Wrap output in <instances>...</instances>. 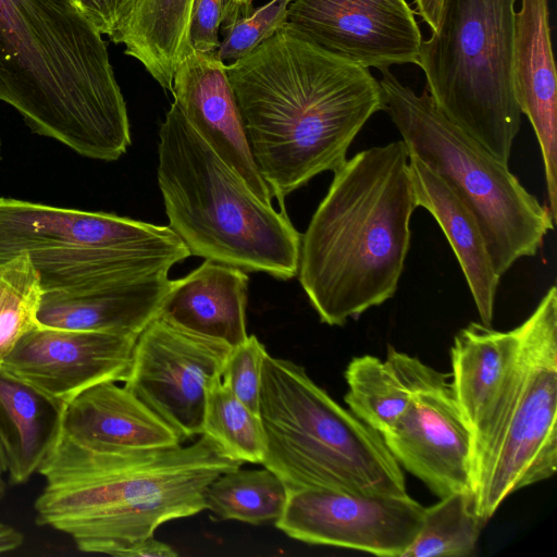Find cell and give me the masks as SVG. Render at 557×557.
<instances>
[{"label":"cell","instance_id":"24","mask_svg":"<svg viewBox=\"0 0 557 557\" xmlns=\"http://www.w3.org/2000/svg\"><path fill=\"white\" fill-rule=\"evenodd\" d=\"M444 379L445 374L419 358L389 346L384 360L362 355L349 361L344 400L358 419L382 435L417 393Z\"/></svg>","mask_w":557,"mask_h":557},{"label":"cell","instance_id":"41","mask_svg":"<svg viewBox=\"0 0 557 557\" xmlns=\"http://www.w3.org/2000/svg\"><path fill=\"white\" fill-rule=\"evenodd\" d=\"M72 1L76 3L77 0H72Z\"/></svg>","mask_w":557,"mask_h":557},{"label":"cell","instance_id":"15","mask_svg":"<svg viewBox=\"0 0 557 557\" xmlns=\"http://www.w3.org/2000/svg\"><path fill=\"white\" fill-rule=\"evenodd\" d=\"M382 437L398 465L438 498L472 493V435L447 379L417 393Z\"/></svg>","mask_w":557,"mask_h":557},{"label":"cell","instance_id":"18","mask_svg":"<svg viewBox=\"0 0 557 557\" xmlns=\"http://www.w3.org/2000/svg\"><path fill=\"white\" fill-rule=\"evenodd\" d=\"M511 81L541 148L548 209L557 220V83L548 0H522L516 12Z\"/></svg>","mask_w":557,"mask_h":557},{"label":"cell","instance_id":"20","mask_svg":"<svg viewBox=\"0 0 557 557\" xmlns=\"http://www.w3.org/2000/svg\"><path fill=\"white\" fill-rule=\"evenodd\" d=\"M248 282L242 269L205 259L186 276L172 280L159 314L234 347L248 337Z\"/></svg>","mask_w":557,"mask_h":557},{"label":"cell","instance_id":"5","mask_svg":"<svg viewBox=\"0 0 557 557\" xmlns=\"http://www.w3.org/2000/svg\"><path fill=\"white\" fill-rule=\"evenodd\" d=\"M158 185L169 226L190 256L280 280L297 275L301 234L262 202L173 101L159 131Z\"/></svg>","mask_w":557,"mask_h":557},{"label":"cell","instance_id":"29","mask_svg":"<svg viewBox=\"0 0 557 557\" xmlns=\"http://www.w3.org/2000/svg\"><path fill=\"white\" fill-rule=\"evenodd\" d=\"M44 290L29 258L0 262V366L18 339L38 325Z\"/></svg>","mask_w":557,"mask_h":557},{"label":"cell","instance_id":"25","mask_svg":"<svg viewBox=\"0 0 557 557\" xmlns=\"http://www.w3.org/2000/svg\"><path fill=\"white\" fill-rule=\"evenodd\" d=\"M194 0H137L110 38L139 61L158 84L172 89L173 75L188 46Z\"/></svg>","mask_w":557,"mask_h":557},{"label":"cell","instance_id":"26","mask_svg":"<svg viewBox=\"0 0 557 557\" xmlns=\"http://www.w3.org/2000/svg\"><path fill=\"white\" fill-rule=\"evenodd\" d=\"M288 497L283 481L271 470H242L219 475L206 493V509L220 520L259 525L275 522Z\"/></svg>","mask_w":557,"mask_h":557},{"label":"cell","instance_id":"30","mask_svg":"<svg viewBox=\"0 0 557 557\" xmlns=\"http://www.w3.org/2000/svg\"><path fill=\"white\" fill-rule=\"evenodd\" d=\"M290 2L292 0H270L248 16L221 27L223 39L215 51L216 57L224 63H233L250 53L287 24Z\"/></svg>","mask_w":557,"mask_h":557},{"label":"cell","instance_id":"39","mask_svg":"<svg viewBox=\"0 0 557 557\" xmlns=\"http://www.w3.org/2000/svg\"><path fill=\"white\" fill-rule=\"evenodd\" d=\"M4 491H5V484L4 482L1 480V476H0V499L2 498V496L4 495Z\"/></svg>","mask_w":557,"mask_h":557},{"label":"cell","instance_id":"38","mask_svg":"<svg viewBox=\"0 0 557 557\" xmlns=\"http://www.w3.org/2000/svg\"><path fill=\"white\" fill-rule=\"evenodd\" d=\"M7 472V465L4 460V456L0 446V476Z\"/></svg>","mask_w":557,"mask_h":557},{"label":"cell","instance_id":"8","mask_svg":"<svg viewBox=\"0 0 557 557\" xmlns=\"http://www.w3.org/2000/svg\"><path fill=\"white\" fill-rule=\"evenodd\" d=\"M379 81L384 111L408 153L443 177L474 215L499 276L523 257H533L556 220L498 160L449 121L426 88L416 94L388 70Z\"/></svg>","mask_w":557,"mask_h":557},{"label":"cell","instance_id":"35","mask_svg":"<svg viewBox=\"0 0 557 557\" xmlns=\"http://www.w3.org/2000/svg\"><path fill=\"white\" fill-rule=\"evenodd\" d=\"M253 0H224V10L221 27L227 26L238 18L248 16L255 10ZM220 27V28H221Z\"/></svg>","mask_w":557,"mask_h":557},{"label":"cell","instance_id":"21","mask_svg":"<svg viewBox=\"0 0 557 557\" xmlns=\"http://www.w3.org/2000/svg\"><path fill=\"white\" fill-rule=\"evenodd\" d=\"M169 272L77 295L45 294L39 325L109 333L140 332L160 313Z\"/></svg>","mask_w":557,"mask_h":557},{"label":"cell","instance_id":"31","mask_svg":"<svg viewBox=\"0 0 557 557\" xmlns=\"http://www.w3.org/2000/svg\"><path fill=\"white\" fill-rule=\"evenodd\" d=\"M268 351L255 335L232 347L221 380L253 412L259 413L263 362Z\"/></svg>","mask_w":557,"mask_h":557},{"label":"cell","instance_id":"33","mask_svg":"<svg viewBox=\"0 0 557 557\" xmlns=\"http://www.w3.org/2000/svg\"><path fill=\"white\" fill-rule=\"evenodd\" d=\"M137 0H77L76 4L100 32L110 38L119 30Z\"/></svg>","mask_w":557,"mask_h":557},{"label":"cell","instance_id":"27","mask_svg":"<svg viewBox=\"0 0 557 557\" xmlns=\"http://www.w3.org/2000/svg\"><path fill=\"white\" fill-rule=\"evenodd\" d=\"M483 525L474 510L473 494L451 493L424 507L422 525L403 557L472 556Z\"/></svg>","mask_w":557,"mask_h":557},{"label":"cell","instance_id":"17","mask_svg":"<svg viewBox=\"0 0 557 557\" xmlns=\"http://www.w3.org/2000/svg\"><path fill=\"white\" fill-rule=\"evenodd\" d=\"M171 92L199 136L262 202L272 205L273 195L255 163L226 64L215 51L203 53L188 47L173 75Z\"/></svg>","mask_w":557,"mask_h":557},{"label":"cell","instance_id":"34","mask_svg":"<svg viewBox=\"0 0 557 557\" xmlns=\"http://www.w3.org/2000/svg\"><path fill=\"white\" fill-rule=\"evenodd\" d=\"M177 553L168 544L153 536L141 540L129 546L122 557H175Z\"/></svg>","mask_w":557,"mask_h":557},{"label":"cell","instance_id":"3","mask_svg":"<svg viewBox=\"0 0 557 557\" xmlns=\"http://www.w3.org/2000/svg\"><path fill=\"white\" fill-rule=\"evenodd\" d=\"M0 100L83 157L115 161L131 145L107 45L72 0H0Z\"/></svg>","mask_w":557,"mask_h":557},{"label":"cell","instance_id":"9","mask_svg":"<svg viewBox=\"0 0 557 557\" xmlns=\"http://www.w3.org/2000/svg\"><path fill=\"white\" fill-rule=\"evenodd\" d=\"M516 0H443L417 65L437 109L508 164L521 125L511 81Z\"/></svg>","mask_w":557,"mask_h":557},{"label":"cell","instance_id":"28","mask_svg":"<svg viewBox=\"0 0 557 557\" xmlns=\"http://www.w3.org/2000/svg\"><path fill=\"white\" fill-rule=\"evenodd\" d=\"M201 434L236 461H263L265 438L259 413L250 410L222 380L208 392Z\"/></svg>","mask_w":557,"mask_h":557},{"label":"cell","instance_id":"37","mask_svg":"<svg viewBox=\"0 0 557 557\" xmlns=\"http://www.w3.org/2000/svg\"><path fill=\"white\" fill-rule=\"evenodd\" d=\"M23 542L24 537L17 530L0 522V553L16 549Z\"/></svg>","mask_w":557,"mask_h":557},{"label":"cell","instance_id":"23","mask_svg":"<svg viewBox=\"0 0 557 557\" xmlns=\"http://www.w3.org/2000/svg\"><path fill=\"white\" fill-rule=\"evenodd\" d=\"M65 405L0 367V446L13 484L26 482L55 446Z\"/></svg>","mask_w":557,"mask_h":557},{"label":"cell","instance_id":"11","mask_svg":"<svg viewBox=\"0 0 557 557\" xmlns=\"http://www.w3.org/2000/svg\"><path fill=\"white\" fill-rule=\"evenodd\" d=\"M232 346L158 314L138 335L124 387L182 442L201 435L208 392L221 380Z\"/></svg>","mask_w":557,"mask_h":557},{"label":"cell","instance_id":"32","mask_svg":"<svg viewBox=\"0 0 557 557\" xmlns=\"http://www.w3.org/2000/svg\"><path fill=\"white\" fill-rule=\"evenodd\" d=\"M224 0H194L188 29V46L210 53L220 46L219 32L223 18Z\"/></svg>","mask_w":557,"mask_h":557},{"label":"cell","instance_id":"12","mask_svg":"<svg viewBox=\"0 0 557 557\" xmlns=\"http://www.w3.org/2000/svg\"><path fill=\"white\" fill-rule=\"evenodd\" d=\"M423 517L424 507L408 493L307 487L288 492L285 508L274 523L287 536L307 544L403 557Z\"/></svg>","mask_w":557,"mask_h":557},{"label":"cell","instance_id":"10","mask_svg":"<svg viewBox=\"0 0 557 557\" xmlns=\"http://www.w3.org/2000/svg\"><path fill=\"white\" fill-rule=\"evenodd\" d=\"M518 385L473 491L485 524L512 493L557 470V288L553 285L522 323Z\"/></svg>","mask_w":557,"mask_h":557},{"label":"cell","instance_id":"6","mask_svg":"<svg viewBox=\"0 0 557 557\" xmlns=\"http://www.w3.org/2000/svg\"><path fill=\"white\" fill-rule=\"evenodd\" d=\"M259 416L265 438L261 465L288 492L407 494L403 468L382 435L337 404L302 366L265 356Z\"/></svg>","mask_w":557,"mask_h":557},{"label":"cell","instance_id":"1","mask_svg":"<svg viewBox=\"0 0 557 557\" xmlns=\"http://www.w3.org/2000/svg\"><path fill=\"white\" fill-rule=\"evenodd\" d=\"M226 71L257 169L282 209L288 194L339 168L367 121L384 110L369 69L288 23Z\"/></svg>","mask_w":557,"mask_h":557},{"label":"cell","instance_id":"13","mask_svg":"<svg viewBox=\"0 0 557 557\" xmlns=\"http://www.w3.org/2000/svg\"><path fill=\"white\" fill-rule=\"evenodd\" d=\"M287 23L362 67L417 64L422 36L406 0H292Z\"/></svg>","mask_w":557,"mask_h":557},{"label":"cell","instance_id":"2","mask_svg":"<svg viewBox=\"0 0 557 557\" xmlns=\"http://www.w3.org/2000/svg\"><path fill=\"white\" fill-rule=\"evenodd\" d=\"M242 465L202 434L187 446L104 449L62 433L38 469L36 522L84 553L122 557L161 524L205 510L208 486Z\"/></svg>","mask_w":557,"mask_h":557},{"label":"cell","instance_id":"16","mask_svg":"<svg viewBox=\"0 0 557 557\" xmlns=\"http://www.w3.org/2000/svg\"><path fill=\"white\" fill-rule=\"evenodd\" d=\"M139 334L36 325L5 356L1 368L67 403L101 382H124Z\"/></svg>","mask_w":557,"mask_h":557},{"label":"cell","instance_id":"22","mask_svg":"<svg viewBox=\"0 0 557 557\" xmlns=\"http://www.w3.org/2000/svg\"><path fill=\"white\" fill-rule=\"evenodd\" d=\"M409 171L417 206L429 211L441 226L466 277L480 322L492 326L500 276L474 215L443 177L412 154Z\"/></svg>","mask_w":557,"mask_h":557},{"label":"cell","instance_id":"19","mask_svg":"<svg viewBox=\"0 0 557 557\" xmlns=\"http://www.w3.org/2000/svg\"><path fill=\"white\" fill-rule=\"evenodd\" d=\"M62 433L104 449H149L182 444L178 434L124 386L92 385L65 405Z\"/></svg>","mask_w":557,"mask_h":557},{"label":"cell","instance_id":"4","mask_svg":"<svg viewBox=\"0 0 557 557\" xmlns=\"http://www.w3.org/2000/svg\"><path fill=\"white\" fill-rule=\"evenodd\" d=\"M333 173L301 235L297 275L320 321L342 326L395 295L418 206L403 140L361 150Z\"/></svg>","mask_w":557,"mask_h":557},{"label":"cell","instance_id":"14","mask_svg":"<svg viewBox=\"0 0 557 557\" xmlns=\"http://www.w3.org/2000/svg\"><path fill=\"white\" fill-rule=\"evenodd\" d=\"M522 337L521 324L503 332L470 322L450 347V384L472 435V494L518 385Z\"/></svg>","mask_w":557,"mask_h":557},{"label":"cell","instance_id":"7","mask_svg":"<svg viewBox=\"0 0 557 557\" xmlns=\"http://www.w3.org/2000/svg\"><path fill=\"white\" fill-rule=\"evenodd\" d=\"M18 255L45 294L62 295L165 273L190 256L170 226L0 197V262Z\"/></svg>","mask_w":557,"mask_h":557},{"label":"cell","instance_id":"36","mask_svg":"<svg viewBox=\"0 0 557 557\" xmlns=\"http://www.w3.org/2000/svg\"><path fill=\"white\" fill-rule=\"evenodd\" d=\"M416 12L430 26L432 32L438 28L443 0H414Z\"/></svg>","mask_w":557,"mask_h":557},{"label":"cell","instance_id":"40","mask_svg":"<svg viewBox=\"0 0 557 557\" xmlns=\"http://www.w3.org/2000/svg\"><path fill=\"white\" fill-rule=\"evenodd\" d=\"M0 160H1V140H0Z\"/></svg>","mask_w":557,"mask_h":557}]
</instances>
